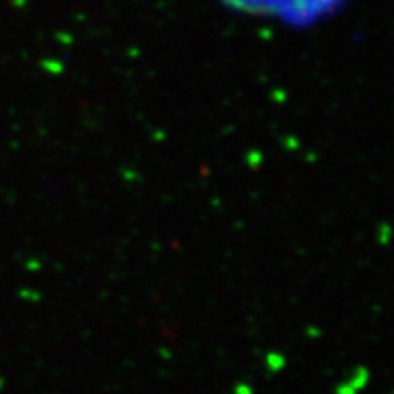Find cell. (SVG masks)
<instances>
[{
	"label": "cell",
	"instance_id": "obj_1",
	"mask_svg": "<svg viewBox=\"0 0 394 394\" xmlns=\"http://www.w3.org/2000/svg\"><path fill=\"white\" fill-rule=\"evenodd\" d=\"M232 2L245 4L250 10H261L265 13L310 17L332 8L338 0H232Z\"/></svg>",
	"mask_w": 394,
	"mask_h": 394
}]
</instances>
